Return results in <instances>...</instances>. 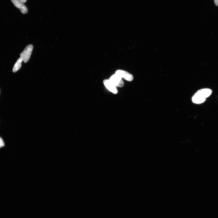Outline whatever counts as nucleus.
I'll use <instances>...</instances> for the list:
<instances>
[{"label": "nucleus", "instance_id": "obj_1", "mask_svg": "<svg viewBox=\"0 0 218 218\" xmlns=\"http://www.w3.org/2000/svg\"><path fill=\"white\" fill-rule=\"evenodd\" d=\"M33 49L32 45L27 46L23 51L20 54V57L21 58L23 61L26 63L29 60Z\"/></svg>", "mask_w": 218, "mask_h": 218}, {"label": "nucleus", "instance_id": "obj_2", "mask_svg": "<svg viewBox=\"0 0 218 218\" xmlns=\"http://www.w3.org/2000/svg\"><path fill=\"white\" fill-rule=\"evenodd\" d=\"M115 74L121 78L129 82L132 81L133 79V76L131 74L124 70H118L116 72Z\"/></svg>", "mask_w": 218, "mask_h": 218}, {"label": "nucleus", "instance_id": "obj_3", "mask_svg": "<svg viewBox=\"0 0 218 218\" xmlns=\"http://www.w3.org/2000/svg\"><path fill=\"white\" fill-rule=\"evenodd\" d=\"M109 80L116 87H121L124 85L121 78L116 74L112 75Z\"/></svg>", "mask_w": 218, "mask_h": 218}, {"label": "nucleus", "instance_id": "obj_4", "mask_svg": "<svg viewBox=\"0 0 218 218\" xmlns=\"http://www.w3.org/2000/svg\"><path fill=\"white\" fill-rule=\"evenodd\" d=\"M11 1L14 5L20 10L22 13L25 14L27 13V8L20 0H11Z\"/></svg>", "mask_w": 218, "mask_h": 218}, {"label": "nucleus", "instance_id": "obj_5", "mask_svg": "<svg viewBox=\"0 0 218 218\" xmlns=\"http://www.w3.org/2000/svg\"><path fill=\"white\" fill-rule=\"evenodd\" d=\"M103 83L106 87L110 91L114 94H116L118 93V90L116 87L109 80H104Z\"/></svg>", "mask_w": 218, "mask_h": 218}, {"label": "nucleus", "instance_id": "obj_6", "mask_svg": "<svg viewBox=\"0 0 218 218\" xmlns=\"http://www.w3.org/2000/svg\"><path fill=\"white\" fill-rule=\"evenodd\" d=\"M196 92L201 96L206 99L211 95L212 91L209 89L205 88L200 90Z\"/></svg>", "mask_w": 218, "mask_h": 218}, {"label": "nucleus", "instance_id": "obj_7", "mask_svg": "<svg viewBox=\"0 0 218 218\" xmlns=\"http://www.w3.org/2000/svg\"><path fill=\"white\" fill-rule=\"evenodd\" d=\"M206 99L202 97L196 92L192 98L193 102L196 104H201L204 102Z\"/></svg>", "mask_w": 218, "mask_h": 218}, {"label": "nucleus", "instance_id": "obj_8", "mask_svg": "<svg viewBox=\"0 0 218 218\" xmlns=\"http://www.w3.org/2000/svg\"><path fill=\"white\" fill-rule=\"evenodd\" d=\"M22 61H23L22 58L20 57L17 61L13 67V73L17 72L20 69Z\"/></svg>", "mask_w": 218, "mask_h": 218}, {"label": "nucleus", "instance_id": "obj_9", "mask_svg": "<svg viewBox=\"0 0 218 218\" xmlns=\"http://www.w3.org/2000/svg\"><path fill=\"white\" fill-rule=\"evenodd\" d=\"M4 143L3 139L1 138L0 137V148L4 147Z\"/></svg>", "mask_w": 218, "mask_h": 218}, {"label": "nucleus", "instance_id": "obj_10", "mask_svg": "<svg viewBox=\"0 0 218 218\" xmlns=\"http://www.w3.org/2000/svg\"><path fill=\"white\" fill-rule=\"evenodd\" d=\"M214 2L216 6L218 7V0H214Z\"/></svg>", "mask_w": 218, "mask_h": 218}, {"label": "nucleus", "instance_id": "obj_11", "mask_svg": "<svg viewBox=\"0 0 218 218\" xmlns=\"http://www.w3.org/2000/svg\"><path fill=\"white\" fill-rule=\"evenodd\" d=\"M20 1L23 3H24L26 2L27 0H20Z\"/></svg>", "mask_w": 218, "mask_h": 218}]
</instances>
